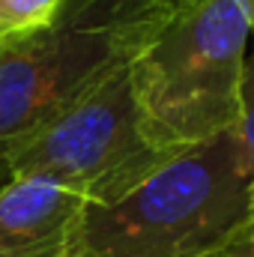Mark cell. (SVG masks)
Segmentation results:
<instances>
[{
  "label": "cell",
  "instance_id": "5",
  "mask_svg": "<svg viewBox=\"0 0 254 257\" xmlns=\"http://www.w3.org/2000/svg\"><path fill=\"white\" fill-rule=\"evenodd\" d=\"M87 200L42 177L0 186V257H72Z\"/></svg>",
  "mask_w": 254,
  "mask_h": 257
},
{
  "label": "cell",
  "instance_id": "10",
  "mask_svg": "<svg viewBox=\"0 0 254 257\" xmlns=\"http://www.w3.org/2000/svg\"><path fill=\"white\" fill-rule=\"evenodd\" d=\"M162 3H168V6L174 9V6H183V3H189V0H162Z\"/></svg>",
  "mask_w": 254,
  "mask_h": 257
},
{
  "label": "cell",
  "instance_id": "9",
  "mask_svg": "<svg viewBox=\"0 0 254 257\" xmlns=\"http://www.w3.org/2000/svg\"><path fill=\"white\" fill-rule=\"evenodd\" d=\"M245 236H248V242H251V248H254V206H251V218H248V227H245Z\"/></svg>",
  "mask_w": 254,
  "mask_h": 257
},
{
  "label": "cell",
  "instance_id": "3",
  "mask_svg": "<svg viewBox=\"0 0 254 257\" xmlns=\"http://www.w3.org/2000/svg\"><path fill=\"white\" fill-rule=\"evenodd\" d=\"M168 12L162 0H63L45 27L3 39L0 186L6 147L129 66Z\"/></svg>",
  "mask_w": 254,
  "mask_h": 257
},
{
  "label": "cell",
  "instance_id": "7",
  "mask_svg": "<svg viewBox=\"0 0 254 257\" xmlns=\"http://www.w3.org/2000/svg\"><path fill=\"white\" fill-rule=\"evenodd\" d=\"M63 0H0V39L45 27Z\"/></svg>",
  "mask_w": 254,
  "mask_h": 257
},
{
  "label": "cell",
  "instance_id": "1",
  "mask_svg": "<svg viewBox=\"0 0 254 257\" xmlns=\"http://www.w3.org/2000/svg\"><path fill=\"white\" fill-rule=\"evenodd\" d=\"M254 189L233 132L168 153L111 203H87L72 257H212L239 239Z\"/></svg>",
  "mask_w": 254,
  "mask_h": 257
},
{
  "label": "cell",
  "instance_id": "8",
  "mask_svg": "<svg viewBox=\"0 0 254 257\" xmlns=\"http://www.w3.org/2000/svg\"><path fill=\"white\" fill-rule=\"evenodd\" d=\"M212 257H254V248H251V242H248V236L242 233L239 239H233L227 248H221V251H215Z\"/></svg>",
  "mask_w": 254,
  "mask_h": 257
},
{
  "label": "cell",
  "instance_id": "2",
  "mask_svg": "<svg viewBox=\"0 0 254 257\" xmlns=\"http://www.w3.org/2000/svg\"><path fill=\"white\" fill-rule=\"evenodd\" d=\"M251 33L254 0H189L162 18L129 63L153 147L174 153L236 126Z\"/></svg>",
  "mask_w": 254,
  "mask_h": 257
},
{
  "label": "cell",
  "instance_id": "11",
  "mask_svg": "<svg viewBox=\"0 0 254 257\" xmlns=\"http://www.w3.org/2000/svg\"><path fill=\"white\" fill-rule=\"evenodd\" d=\"M0 45H3V39H0Z\"/></svg>",
  "mask_w": 254,
  "mask_h": 257
},
{
  "label": "cell",
  "instance_id": "4",
  "mask_svg": "<svg viewBox=\"0 0 254 257\" xmlns=\"http://www.w3.org/2000/svg\"><path fill=\"white\" fill-rule=\"evenodd\" d=\"M168 153L153 147L129 81V66L6 147L12 177H42L78 192L87 203H111L147 177Z\"/></svg>",
  "mask_w": 254,
  "mask_h": 257
},
{
  "label": "cell",
  "instance_id": "6",
  "mask_svg": "<svg viewBox=\"0 0 254 257\" xmlns=\"http://www.w3.org/2000/svg\"><path fill=\"white\" fill-rule=\"evenodd\" d=\"M230 132H233V141H236V150H239L242 171L251 180L254 189V33L248 39L242 75H239V117H236V126Z\"/></svg>",
  "mask_w": 254,
  "mask_h": 257
}]
</instances>
